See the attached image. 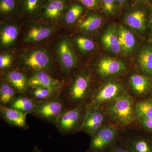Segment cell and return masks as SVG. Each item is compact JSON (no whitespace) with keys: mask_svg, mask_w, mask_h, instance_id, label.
Here are the masks:
<instances>
[{"mask_svg":"<svg viewBox=\"0 0 152 152\" xmlns=\"http://www.w3.org/2000/svg\"><path fill=\"white\" fill-rule=\"evenodd\" d=\"M106 110L112 119L120 126L130 125L137 118L132 99L126 94L122 93L108 102Z\"/></svg>","mask_w":152,"mask_h":152,"instance_id":"obj_1","label":"cell"},{"mask_svg":"<svg viewBox=\"0 0 152 152\" xmlns=\"http://www.w3.org/2000/svg\"><path fill=\"white\" fill-rule=\"evenodd\" d=\"M66 110L64 101L58 96L37 102L31 114L41 119L55 124Z\"/></svg>","mask_w":152,"mask_h":152,"instance_id":"obj_2","label":"cell"},{"mask_svg":"<svg viewBox=\"0 0 152 152\" xmlns=\"http://www.w3.org/2000/svg\"><path fill=\"white\" fill-rule=\"evenodd\" d=\"M22 64L29 70L50 72L53 66L51 58L48 52L42 49H35L25 52L21 57Z\"/></svg>","mask_w":152,"mask_h":152,"instance_id":"obj_3","label":"cell"},{"mask_svg":"<svg viewBox=\"0 0 152 152\" xmlns=\"http://www.w3.org/2000/svg\"><path fill=\"white\" fill-rule=\"evenodd\" d=\"M83 106H75L72 108L66 110L57 120L55 124L60 132L69 134L80 129L86 112Z\"/></svg>","mask_w":152,"mask_h":152,"instance_id":"obj_4","label":"cell"},{"mask_svg":"<svg viewBox=\"0 0 152 152\" xmlns=\"http://www.w3.org/2000/svg\"><path fill=\"white\" fill-rule=\"evenodd\" d=\"M91 80L89 76L82 73L75 77L66 91V100L72 104H79L89 95Z\"/></svg>","mask_w":152,"mask_h":152,"instance_id":"obj_5","label":"cell"},{"mask_svg":"<svg viewBox=\"0 0 152 152\" xmlns=\"http://www.w3.org/2000/svg\"><path fill=\"white\" fill-rule=\"evenodd\" d=\"M117 131L110 126H102L91 136L90 149L94 152H100L106 150L114 143L117 137Z\"/></svg>","mask_w":152,"mask_h":152,"instance_id":"obj_6","label":"cell"},{"mask_svg":"<svg viewBox=\"0 0 152 152\" xmlns=\"http://www.w3.org/2000/svg\"><path fill=\"white\" fill-rule=\"evenodd\" d=\"M104 120V117L99 107L91 106L86 111L80 130L92 136L102 127Z\"/></svg>","mask_w":152,"mask_h":152,"instance_id":"obj_7","label":"cell"},{"mask_svg":"<svg viewBox=\"0 0 152 152\" xmlns=\"http://www.w3.org/2000/svg\"><path fill=\"white\" fill-rule=\"evenodd\" d=\"M57 53L60 66L63 71L69 72L77 64V58L70 42L67 39L60 41L57 47Z\"/></svg>","mask_w":152,"mask_h":152,"instance_id":"obj_8","label":"cell"},{"mask_svg":"<svg viewBox=\"0 0 152 152\" xmlns=\"http://www.w3.org/2000/svg\"><path fill=\"white\" fill-rule=\"evenodd\" d=\"M69 2V0H49L42 11L40 18L49 23L57 22L62 18Z\"/></svg>","mask_w":152,"mask_h":152,"instance_id":"obj_9","label":"cell"},{"mask_svg":"<svg viewBox=\"0 0 152 152\" xmlns=\"http://www.w3.org/2000/svg\"><path fill=\"white\" fill-rule=\"evenodd\" d=\"M122 91L121 86L117 82H108L95 93L92 106L99 107L102 104L108 102L121 94Z\"/></svg>","mask_w":152,"mask_h":152,"instance_id":"obj_10","label":"cell"},{"mask_svg":"<svg viewBox=\"0 0 152 152\" xmlns=\"http://www.w3.org/2000/svg\"><path fill=\"white\" fill-rule=\"evenodd\" d=\"M29 88H43L61 92L64 87L63 82L53 78L45 71L34 72L28 78Z\"/></svg>","mask_w":152,"mask_h":152,"instance_id":"obj_11","label":"cell"},{"mask_svg":"<svg viewBox=\"0 0 152 152\" xmlns=\"http://www.w3.org/2000/svg\"><path fill=\"white\" fill-rule=\"evenodd\" d=\"M126 70V66L122 61L108 57L101 58L97 66L98 74L102 77L118 75Z\"/></svg>","mask_w":152,"mask_h":152,"instance_id":"obj_12","label":"cell"},{"mask_svg":"<svg viewBox=\"0 0 152 152\" xmlns=\"http://www.w3.org/2000/svg\"><path fill=\"white\" fill-rule=\"evenodd\" d=\"M49 0H19V12L28 19L40 18L42 11Z\"/></svg>","mask_w":152,"mask_h":152,"instance_id":"obj_13","label":"cell"},{"mask_svg":"<svg viewBox=\"0 0 152 152\" xmlns=\"http://www.w3.org/2000/svg\"><path fill=\"white\" fill-rule=\"evenodd\" d=\"M0 114L2 118L10 126L24 129H27V114L1 105H0Z\"/></svg>","mask_w":152,"mask_h":152,"instance_id":"obj_14","label":"cell"},{"mask_svg":"<svg viewBox=\"0 0 152 152\" xmlns=\"http://www.w3.org/2000/svg\"><path fill=\"white\" fill-rule=\"evenodd\" d=\"M52 26L45 24H36L30 27L25 34L24 41L26 42L35 43L47 39L54 33Z\"/></svg>","mask_w":152,"mask_h":152,"instance_id":"obj_15","label":"cell"},{"mask_svg":"<svg viewBox=\"0 0 152 152\" xmlns=\"http://www.w3.org/2000/svg\"><path fill=\"white\" fill-rule=\"evenodd\" d=\"M3 80L9 83L19 93H26L29 88L28 78L23 72L10 70L2 75Z\"/></svg>","mask_w":152,"mask_h":152,"instance_id":"obj_16","label":"cell"},{"mask_svg":"<svg viewBox=\"0 0 152 152\" xmlns=\"http://www.w3.org/2000/svg\"><path fill=\"white\" fill-rule=\"evenodd\" d=\"M147 13L143 8L134 9L128 12L125 20L130 27L139 31L145 30L146 25Z\"/></svg>","mask_w":152,"mask_h":152,"instance_id":"obj_17","label":"cell"},{"mask_svg":"<svg viewBox=\"0 0 152 152\" xmlns=\"http://www.w3.org/2000/svg\"><path fill=\"white\" fill-rule=\"evenodd\" d=\"M37 102L26 93H19L7 107L25 113L31 114Z\"/></svg>","mask_w":152,"mask_h":152,"instance_id":"obj_18","label":"cell"},{"mask_svg":"<svg viewBox=\"0 0 152 152\" xmlns=\"http://www.w3.org/2000/svg\"><path fill=\"white\" fill-rule=\"evenodd\" d=\"M102 42L107 50L118 54L121 51L118 36V29L111 26L106 30L102 37Z\"/></svg>","mask_w":152,"mask_h":152,"instance_id":"obj_19","label":"cell"},{"mask_svg":"<svg viewBox=\"0 0 152 152\" xmlns=\"http://www.w3.org/2000/svg\"><path fill=\"white\" fill-rule=\"evenodd\" d=\"M131 88L138 95H145L152 88V82L149 78L142 75H133L130 77Z\"/></svg>","mask_w":152,"mask_h":152,"instance_id":"obj_20","label":"cell"},{"mask_svg":"<svg viewBox=\"0 0 152 152\" xmlns=\"http://www.w3.org/2000/svg\"><path fill=\"white\" fill-rule=\"evenodd\" d=\"M118 36L121 50L125 53L132 51L135 45V38L129 31L122 26L118 28Z\"/></svg>","mask_w":152,"mask_h":152,"instance_id":"obj_21","label":"cell"},{"mask_svg":"<svg viewBox=\"0 0 152 152\" xmlns=\"http://www.w3.org/2000/svg\"><path fill=\"white\" fill-rule=\"evenodd\" d=\"M86 8L77 1L70 4L63 16L64 21L67 25L73 24L83 13Z\"/></svg>","mask_w":152,"mask_h":152,"instance_id":"obj_22","label":"cell"},{"mask_svg":"<svg viewBox=\"0 0 152 152\" xmlns=\"http://www.w3.org/2000/svg\"><path fill=\"white\" fill-rule=\"evenodd\" d=\"M19 93L12 85L2 79L0 86L1 105L7 107Z\"/></svg>","mask_w":152,"mask_h":152,"instance_id":"obj_23","label":"cell"},{"mask_svg":"<svg viewBox=\"0 0 152 152\" xmlns=\"http://www.w3.org/2000/svg\"><path fill=\"white\" fill-rule=\"evenodd\" d=\"M27 92H29L28 94L37 102L56 97L60 95V91L46 88H29Z\"/></svg>","mask_w":152,"mask_h":152,"instance_id":"obj_24","label":"cell"},{"mask_svg":"<svg viewBox=\"0 0 152 152\" xmlns=\"http://www.w3.org/2000/svg\"><path fill=\"white\" fill-rule=\"evenodd\" d=\"M138 63L142 71L149 76H152V46L146 47L139 55Z\"/></svg>","mask_w":152,"mask_h":152,"instance_id":"obj_25","label":"cell"},{"mask_svg":"<svg viewBox=\"0 0 152 152\" xmlns=\"http://www.w3.org/2000/svg\"><path fill=\"white\" fill-rule=\"evenodd\" d=\"M125 146L131 152H152V144L141 138H135L127 142Z\"/></svg>","mask_w":152,"mask_h":152,"instance_id":"obj_26","label":"cell"},{"mask_svg":"<svg viewBox=\"0 0 152 152\" xmlns=\"http://www.w3.org/2000/svg\"><path fill=\"white\" fill-rule=\"evenodd\" d=\"M102 23V19L99 14H91L81 22L79 28L85 31H94L101 26Z\"/></svg>","mask_w":152,"mask_h":152,"instance_id":"obj_27","label":"cell"},{"mask_svg":"<svg viewBox=\"0 0 152 152\" xmlns=\"http://www.w3.org/2000/svg\"><path fill=\"white\" fill-rule=\"evenodd\" d=\"M18 31L16 26L12 25L5 26L1 30V44L3 46H8L15 42L18 37Z\"/></svg>","mask_w":152,"mask_h":152,"instance_id":"obj_28","label":"cell"},{"mask_svg":"<svg viewBox=\"0 0 152 152\" xmlns=\"http://www.w3.org/2000/svg\"><path fill=\"white\" fill-rule=\"evenodd\" d=\"M134 109L138 120L152 118V99L137 103L134 105Z\"/></svg>","mask_w":152,"mask_h":152,"instance_id":"obj_29","label":"cell"},{"mask_svg":"<svg viewBox=\"0 0 152 152\" xmlns=\"http://www.w3.org/2000/svg\"><path fill=\"white\" fill-rule=\"evenodd\" d=\"M0 13L4 17L20 15L19 0H0Z\"/></svg>","mask_w":152,"mask_h":152,"instance_id":"obj_30","label":"cell"},{"mask_svg":"<svg viewBox=\"0 0 152 152\" xmlns=\"http://www.w3.org/2000/svg\"><path fill=\"white\" fill-rule=\"evenodd\" d=\"M75 42L78 48L82 52H90L94 49V43L88 38L80 37L76 38Z\"/></svg>","mask_w":152,"mask_h":152,"instance_id":"obj_31","label":"cell"},{"mask_svg":"<svg viewBox=\"0 0 152 152\" xmlns=\"http://www.w3.org/2000/svg\"><path fill=\"white\" fill-rule=\"evenodd\" d=\"M103 10L106 14L113 15L117 10V5H118L116 0H100Z\"/></svg>","mask_w":152,"mask_h":152,"instance_id":"obj_32","label":"cell"},{"mask_svg":"<svg viewBox=\"0 0 152 152\" xmlns=\"http://www.w3.org/2000/svg\"><path fill=\"white\" fill-rule=\"evenodd\" d=\"M12 57L10 54H1L0 56V69L1 70L8 69L12 63Z\"/></svg>","mask_w":152,"mask_h":152,"instance_id":"obj_33","label":"cell"},{"mask_svg":"<svg viewBox=\"0 0 152 152\" xmlns=\"http://www.w3.org/2000/svg\"><path fill=\"white\" fill-rule=\"evenodd\" d=\"M87 8L95 10L99 7L100 0H75Z\"/></svg>","mask_w":152,"mask_h":152,"instance_id":"obj_34","label":"cell"},{"mask_svg":"<svg viewBox=\"0 0 152 152\" xmlns=\"http://www.w3.org/2000/svg\"><path fill=\"white\" fill-rule=\"evenodd\" d=\"M143 127L148 130L152 131V118L139 120Z\"/></svg>","mask_w":152,"mask_h":152,"instance_id":"obj_35","label":"cell"},{"mask_svg":"<svg viewBox=\"0 0 152 152\" xmlns=\"http://www.w3.org/2000/svg\"><path fill=\"white\" fill-rule=\"evenodd\" d=\"M108 152H131L126 146H115L113 147Z\"/></svg>","mask_w":152,"mask_h":152,"instance_id":"obj_36","label":"cell"},{"mask_svg":"<svg viewBox=\"0 0 152 152\" xmlns=\"http://www.w3.org/2000/svg\"><path fill=\"white\" fill-rule=\"evenodd\" d=\"M118 5L124 6L128 3L129 0H116Z\"/></svg>","mask_w":152,"mask_h":152,"instance_id":"obj_37","label":"cell"},{"mask_svg":"<svg viewBox=\"0 0 152 152\" xmlns=\"http://www.w3.org/2000/svg\"><path fill=\"white\" fill-rule=\"evenodd\" d=\"M137 1H152V0H137Z\"/></svg>","mask_w":152,"mask_h":152,"instance_id":"obj_38","label":"cell"},{"mask_svg":"<svg viewBox=\"0 0 152 152\" xmlns=\"http://www.w3.org/2000/svg\"><path fill=\"white\" fill-rule=\"evenodd\" d=\"M151 24L152 27V10L151 12Z\"/></svg>","mask_w":152,"mask_h":152,"instance_id":"obj_39","label":"cell"}]
</instances>
